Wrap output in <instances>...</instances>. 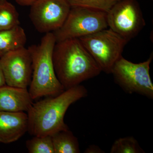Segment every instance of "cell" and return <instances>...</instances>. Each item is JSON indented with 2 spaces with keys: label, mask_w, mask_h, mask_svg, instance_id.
I'll return each mask as SVG.
<instances>
[{
  "label": "cell",
  "mask_w": 153,
  "mask_h": 153,
  "mask_svg": "<svg viewBox=\"0 0 153 153\" xmlns=\"http://www.w3.org/2000/svg\"><path fill=\"white\" fill-rule=\"evenodd\" d=\"M6 85L27 88L32 80V59L29 49L25 47L9 52L0 57Z\"/></svg>",
  "instance_id": "cell-9"
},
{
  "label": "cell",
  "mask_w": 153,
  "mask_h": 153,
  "mask_svg": "<svg viewBox=\"0 0 153 153\" xmlns=\"http://www.w3.org/2000/svg\"><path fill=\"white\" fill-rule=\"evenodd\" d=\"M5 85H6L5 79L2 69L0 65V87Z\"/></svg>",
  "instance_id": "cell-20"
},
{
  "label": "cell",
  "mask_w": 153,
  "mask_h": 153,
  "mask_svg": "<svg viewBox=\"0 0 153 153\" xmlns=\"http://www.w3.org/2000/svg\"><path fill=\"white\" fill-rule=\"evenodd\" d=\"M94 58L102 71L111 74L116 63L122 57L128 41L106 28L78 38Z\"/></svg>",
  "instance_id": "cell-4"
},
{
  "label": "cell",
  "mask_w": 153,
  "mask_h": 153,
  "mask_svg": "<svg viewBox=\"0 0 153 153\" xmlns=\"http://www.w3.org/2000/svg\"><path fill=\"white\" fill-rule=\"evenodd\" d=\"M110 153H143L145 152L135 138L127 137L117 140L111 146Z\"/></svg>",
  "instance_id": "cell-16"
},
{
  "label": "cell",
  "mask_w": 153,
  "mask_h": 153,
  "mask_svg": "<svg viewBox=\"0 0 153 153\" xmlns=\"http://www.w3.org/2000/svg\"><path fill=\"white\" fill-rule=\"evenodd\" d=\"M27 88L7 85L0 87V111H27L33 104Z\"/></svg>",
  "instance_id": "cell-11"
},
{
  "label": "cell",
  "mask_w": 153,
  "mask_h": 153,
  "mask_svg": "<svg viewBox=\"0 0 153 153\" xmlns=\"http://www.w3.org/2000/svg\"><path fill=\"white\" fill-rule=\"evenodd\" d=\"M71 7H81L108 13L120 0H66Z\"/></svg>",
  "instance_id": "cell-17"
},
{
  "label": "cell",
  "mask_w": 153,
  "mask_h": 153,
  "mask_svg": "<svg viewBox=\"0 0 153 153\" xmlns=\"http://www.w3.org/2000/svg\"><path fill=\"white\" fill-rule=\"evenodd\" d=\"M20 25L19 14L15 6L7 0H0V31Z\"/></svg>",
  "instance_id": "cell-14"
},
{
  "label": "cell",
  "mask_w": 153,
  "mask_h": 153,
  "mask_svg": "<svg viewBox=\"0 0 153 153\" xmlns=\"http://www.w3.org/2000/svg\"><path fill=\"white\" fill-rule=\"evenodd\" d=\"M27 39L25 30L19 25L0 31V57L11 51L25 47Z\"/></svg>",
  "instance_id": "cell-12"
},
{
  "label": "cell",
  "mask_w": 153,
  "mask_h": 153,
  "mask_svg": "<svg viewBox=\"0 0 153 153\" xmlns=\"http://www.w3.org/2000/svg\"><path fill=\"white\" fill-rule=\"evenodd\" d=\"M52 60L56 76L65 90L80 85L102 72L78 38L56 42Z\"/></svg>",
  "instance_id": "cell-1"
},
{
  "label": "cell",
  "mask_w": 153,
  "mask_h": 153,
  "mask_svg": "<svg viewBox=\"0 0 153 153\" xmlns=\"http://www.w3.org/2000/svg\"><path fill=\"white\" fill-rule=\"evenodd\" d=\"M56 41L53 33H46L37 45L29 48L32 59L33 74L29 92L33 100L55 96L65 89L57 79L52 54Z\"/></svg>",
  "instance_id": "cell-3"
},
{
  "label": "cell",
  "mask_w": 153,
  "mask_h": 153,
  "mask_svg": "<svg viewBox=\"0 0 153 153\" xmlns=\"http://www.w3.org/2000/svg\"><path fill=\"white\" fill-rule=\"evenodd\" d=\"M108 28L107 13L81 7H71L62 27L53 32L56 42L79 38Z\"/></svg>",
  "instance_id": "cell-5"
},
{
  "label": "cell",
  "mask_w": 153,
  "mask_h": 153,
  "mask_svg": "<svg viewBox=\"0 0 153 153\" xmlns=\"http://www.w3.org/2000/svg\"><path fill=\"white\" fill-rule=\"evenodd\" d=\"M87 94L86 88L79 85L33 103L27 111L28 132L33 136H45L69 129L64 121L66 111L71 104Z\"/></svg>",
  "instance_id": "cell-2"
},
{
  "label": "cell",
  "mask_w": 153,
  "mask_h": 153,
  "mask_svg": "<svg viewBox=\"0 0 153 153\" xmlns=\"http://www.w3.org/2000/svg\"><path fill=\"white\" fill-rule=\"evenodd\" d=\"M84 153H103L104 151L102 150L98 146L94 145H90L85 149Z\"/></svg>",
  "instance_id": "cell-18"
},
{
  "label": "cell",
  "mask_w": 153,
  "mask_h": 153,
  "mask_svg": "<svg viewBox=\"0 0 153 153\" xmlns=\"http://www.w3.org/2000/svg\"><path fill=\"white\" fill-rule=\"evenodd\" d=\"M108 27L128 41L146 25L141 9L135 0H120L107 13Z\"/></svg>",
  "instance_id": "cell-7"
},
{
  "label": "cell",
  "mask_w": 153,
  "mask_h": 153,
  "mask_svg": "<svg viewBox=\"0 0 153 153\" xmlns=\"http://www.w3.org/2000/svg\"><path fill=\"white\" fill-rule=\"evenodd\" d=\"M28 129L27 114L0 111V143L15 142L28 131Z\"/></svg>",
  "instance_id": "cell-10"
},
{
  "label": "cell",
  "mask_w": 153,
  "mask_h": 153,
  "mask_svg": "<svg viewBox=\"0 0 153 153\" xmlns=\"http://www.w3.org/2000/svg\"><path fill=\"white\" fill-rule=\"evenodd\" d=\"M26 145L30 153H55L51 136H34Z\"/></svg>",
  "instance_id": "cell-15"
},
{
  "label": "cell",
  "mask_w": 153,
  "mask_h": 153,
  "mask_svg": "<svg viewBox=\"0 0 153 153\" xmlns=\"http://www.w3.org/2000/svg\"><path fill=\"white\" fill-rule=\"evenodd\" d=\"M51 137L55 153L80 152L78 139L69 129L57 132Z\"/></svg>",
  "instance_id": "cell-13"
},
{
  "label": "cell",
  "mask_w": 153,
  "mask_h": 153,
  "mask_svg": "<svg viewBox=\"0 0 153 153\" xmlns=\"http://www.w3.org/2000/svg\"><path fill=\"white\" fill-rule=\"evenodd\" d=\"M17 4L22 6H31L37 0H15Z\"/></svg>",
  "instance_id": "cell-19"
},
{
  "label": "cell",
  "mask_w": 153,
  "mask_h": 153,
  "mask_svg": "<svg viewBox=\"0 0 153 153\" xmlns=\"http://www.w3.org/2000/svg\"><path fill=\"white\" fill-rule=\"evenodd\" d=\"M71 7L66 0H37L31 6L30 19L39 33H53L62 27Z\"/></svg>",
  "instance_id": "cell-8"
},
{
  "label": "cell",
  "mask_w": 153,
  "mask_h": 153,
  "mask_svg": "<svg viewBox=\"0 0 153 153\" xmlns=\"http://www.w3.org/2000/svg\"><path fill=\"white\" fill-rule=\"evenodd\" d=\"M153 54L144 62L136 63L122 57L114 66L111 74L115 82L128 93L153 98V84L150 75Z\"/></svg>",
  "instance_id": "cell-6"
}]
</instances>
